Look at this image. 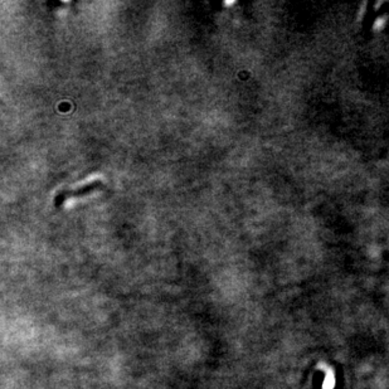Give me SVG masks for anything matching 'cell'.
<instances>
[{"label": "cell", "mask_w": 389, "mask_h": 389, "mask_svg": "<svg viewBox=\"0 0 389 389\" xmlns=\"http://www.w3.org/2000/svg\"><path fill=\"white\" fill-rule=\"evenodd\" d=\"M325 389H331L332 387H334V379L331 378V377H327L326 378V382H325Z\"/></svg>", "instance_id": "cell-1"}]
</instances>
